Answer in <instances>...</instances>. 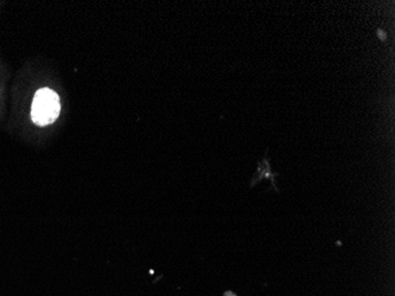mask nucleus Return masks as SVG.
Masks as SVG:
<instances>
[{"mask_svg": "<svg viewBox=\"0 0 395 296\" xmlns=\"http://www.w3.org/2000/svg\"><path fill=\"white\" fill-rule=\"evenodd\" d=\"M60 103L53 90L43 88L34 95L31 107V119L38 126H48L60 117Z\"/></svg>", "mask_w": 395, "mask_h": 296, "instance_id": "f257e3e1", "label": "nucleus"}, {"mask_svg": "<svg viewBox=\"0 0 395 296\" xmlns=\"http://www.w3.org/2000/svg\"><path fill=\"white\" fill-rule=\"evenodd\" d=\"M279 172H274L270 165V157H264L262 162H258L257 165L256 172L253 174L251 183H250V188H253L257 184H260V181L264 179L270 180L272 181V188H275V191L279 193V188H277V181H276V176H279Z\"/></svg>", "mask_w": 395, "mask_h": 296, "instance_id": "f03ea898", "label": "nucleus"}, {"mask_svg": "<svg viewBox=\"0 0 395 296\" xmlns=\"http://www.w3.org/2000/svg\"><path fill=\"white\" fill-rule=\"evenodd\" d=\"M377 37L380 38L381 41H386V39H387V34L382 29H379L377 31Z\"/></svg>", "mask_w": 395, "mask_h": 296, "instance_id": "7ed1b4c3", "label": "nucleus"}, {"mask_svg": "<svg viewBox=\"0 0 395 296\" xmlns=\"http://www.w3.org/2000/svg\"><path fill=\"white\" fill-rule=\"evenodd\" d=\"M224 296H237V295H236L234 292H230V290H229V292H226L225 294H224Z\"/></svg>", "mask_w": 395, "mask_h": 296, "instance_id": "20e7f679", "label": "nucleus"}]
</instances>
